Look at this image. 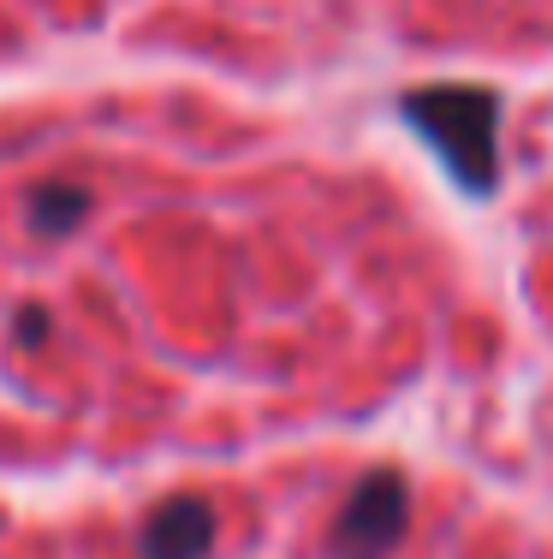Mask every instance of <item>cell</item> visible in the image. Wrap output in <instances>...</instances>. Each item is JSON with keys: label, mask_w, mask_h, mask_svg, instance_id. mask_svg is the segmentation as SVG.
<instances>
[{"label": "cell", "mask_w": 553, "mask_h": 559, "mask_svg": "<svg viewBox=\"0 0 553 559\" xmlns=\"http://www.w3.org/2000/svg\"><path fill=\"white\" fill-rule=\"evenodd\" d=\"M405 119L429 138V150L453 167L470 197L500 185V96L482 84H417L405 96Z\"/></svg>", "instance_id": "6da1fadb"}, {"label": "cell", "mask_w": 553, "mask_h": 559, "mask_svg": "<svg viewBox=\"0 0 553 559\" xmlns=\"http://www.w3.org/2000/svg\"><path fill=\"white\" fill-rule=\"evenodd\" d=\"M411 530V483L399 471H369L339 506L327 554L334 559H387Z\"/></svg>", "instance_id": "7a4b0ae2"}, {"label": "cell", "mask_w": 553, "mask_h": 559, "mask_svg": "<svg viewBox=\"0 0 553 559\" xmlns=\"http://www.w3.org/2000/svg\"><path fill=\"white\" fill-rule=\"evenodd\" d=\"M215 548V506L196 495H173L143 518L137 554L143 559H203Z\"/></svg>", "instance_id": "3957f363"}, {"label": "cell", "mask_w": 553, "mask_h": 559, "mask_svg": "<svg viewBox=\"0 0 553 559\" xmlns=\"http://www.w3.org/2000/svg\"><path fill=\"white\" fill-rule=\"evenodd\" d=\"M84 215H89V191H84V185H43V191L31 197V226L43 238L72 233Z\"/></svg>", "instance_id": "277c9868"}, {"label": "cell", "mask_w": 553, "mask_h": 559, "mask_svg": "<svg viewBox=\"0 0 553 559\" xmlns=\"http://www.w3.org/2000/svg\"><path fill=\"white\" fill-rule=\"evenodd\" d=\"M43 340H48V310H43V304L19 310V345H43Z\"/></svg>", "instance_id": "5b68a950"}]
</instances>
